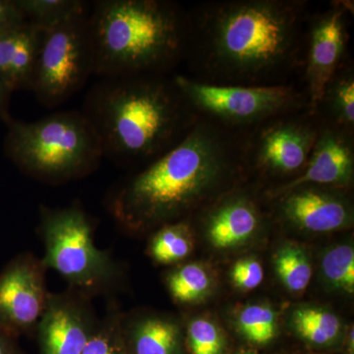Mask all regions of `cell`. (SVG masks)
I'll return each instance as SVG.
<instances>
[{
  "label": "cell",
  "mask_w": 354,
  "mask_h": 354,
  "mask_svg": "<svg viewBox=\"0 0 354 354\" xmlns=\"http://www.w3.org/2000/svg\"><path fill=\"white\" fill-rule=\"evenodd\" d=\"M305 2L232 0L188 16L186 51L194 50L202 82L283 85L299 62L306 39Z\"/></svg>",
  "instance_id": "obj_1"
},
{
  "label": "cell",
  "mask_w": 354,
  "mask_h": 354,
  "mask_svg": "<svg viewBox=\"0 0 354 354\" xmlns=\"http://www.w3.org/2000/svg\"><path fill=\"white\" fill-rule=\"evenodd\" d=\"M319 127L320 118L309 109L266 121L244 137L242 158H250L269 174L299 176L308 162Z\"/></svg>",
  "instance_id": "obj_9"
},
{
  "label": "cell",
  "mask_w": 354,
  "mask_h": 354,
  "mask_svg": "<svg viewBox=\"0 0 354 354\" xmlns=\"http://www.w3.org/2000/svg\"><path fill=\"white\" fill-rule=\"evenodd\" d=\"M121 333L127 354H183L180 327L167 317L122 313Z\"/></svg>",
  "instance_id": "obj_16"
},
{
  "label": "cell",
  "mask_w": 354,
  "mask_h": 354,
  "mask_svg": "<svg viewBox=\"0 0 354 354\" xmlns=\"http://www.w3.org/2000/svg\"><path fill=\"white\" fill-rule=\"evenodd\" d=\"M293 324L298 334L315 344L334 341L341 329L339 318L326 310L298 309L293 314Z\"/></svg>",
  "instance_id": "obj_23"
},
{
  "label": "cell",
  "mask_w": 354,
  "mask_h": 354,
  "mask_svg": "<svg viewBox=\"0 0 354 354\" xmlns=\"http://www.w3.org/2000/svg\"><path fill=\"white\" fill-rule=\"evenodd\" d=\"M258 225L259 216L251 201L228 199L209 216V239L216 248H230L250 239Z\"/></svg>",
  "instance_id": "obj_17"
},
{
  "label": "cell",
  "mask_w": 354,
  "mask_h": 354,
  "mask_svg": "<svg viewBox=\"0 0 354 354\" xmlns=\"http://www.w3.org/2000/svg\"><path fill=\"white\" fill-rule=\"evenodd\" d=\"M283 216L301 230L329 232L346 227L351 221L348 203L328 190L299 186L281 194Z\"/></svg>",
  "instance_id": "obj_14"
},
{
  "label": "cell",
  "mask_w": 354,
  "mask_h": 354,
  "mask_svg": "<svg viewBox=\"0 0 354 354\" xmlns=\"http://www.w3.org/2000/svg\"><path fill=\"white\" fill-rule=\"evenodd\" d=\"M232 277L235 285L242 290H254L262 283L264 270L258 261L241 260L232 268Z\"/></svg>",
  "instance_id": "obj_28"
},
{
  "label": "cell",
  "mask_w": 354,
  "mask_h": 354,
  "mask_svg": "<svg viewBox=\"0 0 354 354\" xmlns=\"http://www.w3.org/2000/svg\"><path fill=\"white\" fill-rule=\"evenodd\" d=\"M239 354H247V353H239Z\"/></svg>",
  "instance_id": "obj_32"
},
{
  "label": "cell",
  "mask_w": 354,
  "mask_h": 354,
  "mask_svg": "<svg viewBox=\"0 0 354 354\" xmlns=\"http://www.w3.org/2000/svg\"><path fill=\"white\" fill-rule=\"evenodd\" d=\"M324 274L330 283L353 292L354 290V251L351 246L339 245L326 253L322 261Z\"/></svg>",
  "instance_id": "obj_26"
},
{
  "label": "cell",
  "mask_w": 354,
  "mask_h": 354,
  "mask_svg": "<svg viewBox=\"0 0 354 354\" xmlns=\"http://www.w3.org/2000/svg\"><path fill=\"white\" fill-rule=\"evenodd\" d=\"M354 171L353 131L320 120L318 134L301 174L277 191L283 194L304 185L346 187Z\"/></svg>",
  "instance_id": "obj_13"
},
{
  "label": "cell",
  "mask_w": 354,
  "mask_h": 354,
  "mask_svg": "<svg viewBox=\"0 0 354 354\" xmlns=\"http://www.w3.org/2000/svg\"><path fill=\"white\" fill-rule=\"evenodd\" d=\"M276 269L286 288L295 292L304 290L312 277L311 265L305 254L295 247H286L276 257Z\"/></svg>",
  "instance_id": "obj_24"
},
{
  "label": "cell",
  "mask_w": 354,
  "mask_h": 354,
  "mask_svg": "<svg viewBox=\"0 0 354 354\" xmlns=\"http://www.w3.org/2000/svg\"><path fill=\"white\" fill-rule=\"evenodd\" d=\"M188 344L192 354H221L223 341L220 330L205 319H196L188 326Z\"/></svg>",
  "instance_id": "obj_27"
},
{
  "label": "cell",
  "mask_w": 354,
  "mask_h": 354,
  "mask_svg": "<svg viewBox=\"0 0 354 354\" xmlns=\"http://www.w3.org/2000/svg\"><path fill=\"white\" fill-rule=\"evenodd\" d=\"M192 241L187 223L174 221L156 230L149 244L148 254L158 264H176L189 255L193 249Z\"/></svg>",
  "instance_id": "obj_19"
},
{
  "label": "cell",
  "mask_w": 354,
  "mask_h": 354,
  "mask_svg": "<svg viewBox=\"0 0 354 354\" xmlns=\"http://www.w3.org/2000/svg\"><path fill=\"white\" fill-rule=\"evenodd\" d=\"M88 29L94 75H165L185 55L188 16L162 0H99Z\"/></svg>",
  "instance_id": "obj_4"
},
{
  "label": "cell",
  "mask_w": 354,
  "mask_h": 354,
  "mask_svg": "<svg viewBox=\"0 0 354 354\" xmlns=\"http://www.w3.org/2000/svg\"><path fill=\"white\" fill-rule=\"evenodd\" d=\"M174 82L198 118L230 130H251L266 121L308 109L292 85H221L176 75Z\"/></svg>",
  "instance_id": "obj_7"
},
{
  "label": "cell",
  "mask_w": 354,
  "mask_h": 354,
  "mask_svg": "<svg viewBox=\"0 0 354 354\" xmlns=\"http://www.w3.org/2000/svg\"><path fill=\"white\" fill-rule=\"evenodd\" d=\"M26 20L41 29L53 27L87 11L81 0H15Z\"/></svg>",
  "instance_id": "obj_20"
},
{
  "label": "cell",
  "mask_w": 354,
  "mask_h": 354,
  "mask_svg": "<svg viewBox=\"0 0 354 354\" xmlns=\"http://www.w3.org/2000/svg\"><path fill=\"white\" fill-rule=\"evenodd\" d=\"M121 316L122 312L111 298L106 315L99 319L82 354H127L121 333Z\"/></svg>",
  "instance_id": "obj_22"
},
{
  "label": "cell",
  "mask_w": 354,
  "mask_h": 354,
  "mask_svg": "<svg viewBox=\"0 0 354 354\" xmlns=\"http://www.w3.org/2000/svg\"><path fill=\"white\" fill-rule=\"evenodd\" d=\"M241 330L247 339L258 344L271 342L276 335V315L270 307L251 305L239 317Z\"/></svg>",
  "instance_id": "obj_25"
},
{
  "label": "cell",
  "mask_w": 354,
  "mask_h": 354,
  "mask_svg": "<svg viewBox=\"0 0 354 354\" xmlns=\"http://www.w3.org/2000/svg\"><path fill=\"white\" fill-rule=\"evenodd\" d=\"M344 3L317 15L306 31L304 82L310 111L315 113L326 86L344 64L348 48V12Z\"/></svg>",
  "instance_id": "obj_11"
},
{
  "label": "cell",
  "mask_w": 354,
  "mask_h": 354,
  "mask_svg": "<svg viewBox=\"0 0 354 354\" xmlns=\"http://www.w3.org/2000/svg\"><path fill=\"white\" fill-rule=\"evenodd\" d=\"M11 94L12 92L0 80V120H4L9 116L8 106Z\"/></svg>",
  "instance_id": "obj_31"
},
{
  "label": "cell",
  "mask_w": 354,
  "mask_h": 354,
  "mask_svg": "<svg viewBox=\"0 0 354 354\" xmlns=\"http://www.w3.org/2000/svg\"><path fill=\"white\" fill-rule=\"evenodd\" d=\"M46 271L41 258L23 252L0 272V329L17 339L36 335L50 295Z\"/></svg>",
  "instance_id": "obj_10"
},
{
  "label": "cell",
  "mask_w": 354,
  "mask_h": 354,
  "mask_svg": "<svg viewBox=\"0 0 354 354\" xmlns=\"http://www.w3.org/2000/svg\"><path fill=\"white\" fill-rule=\"evenodd\" d=\"M242 153L243 137L198 118L176 145L111 191L106 208L130 232L174 223L241 164Z\"/></svg>",
  "instance_id": "obj_2"
},
{
  "label": "cell",
  "mask_w": 354,
  "mask_h": 354,
  "mask_svg": "<svg viewBox=\"0 0 354 354\" xmlns=\"http://www.w3.org/2000/svg\"><path fill=\"white\" fill-rule=\"evenodd\" d=\"M167 290L179 304L198 301L206 295L211 285L208 272L198 264H187L172 270L167 274Z\"/></svg>",
  "instance_id": "obj_21"
},
{
  "label": "cell",
  "mask_w": 354,
  "mask_h": 354,
  "mask_svg": "<svg viewBox=\"0 0 354 354\" xmlns=\"http://www.w3.org/2000/svg\"><path fill=\"white\" fill-rule=\"evenodd\" d=\"M39 234L46 269L58 272L71 290L91 299L113 297L122 279L109 251L95 243L94 223L78 204L62 208L39 206Z\"/></svg>",
  "instance_id": "obj_6"
},
{
  "label": "cell",
  "mask_w": 354,
  "mask_h": 354,
  "mask_svg": "<svg viewBox=\"0 0 354 354\" xmlns=\"http://www.w3.org/2000/svg\"><path fill=\"white\" fill-rule=\"evenodd\" d=\"M315 113L325 122L353 131L354 72L351 62H344L326 86Z\"/></svg>",
  "instance_id": "obj_18"
},
{
  "label": "cell",
  "mask_w": 354,
  "mask_h": 354,
  "mask_svg": "<svg viewBox=\"0 0 354 354\" xmlns=\"http://www.w3.org/2000/svg\"><path fill=\"white\" fill-rule=\"evenodd\" d=\"M87 11L43 29L31 88L46 108L66 102L93 75Z\"/></svg>",
  "instance_id": "obj_8"
},
{
  "label": "cell",
  "mask_w": 354,
  "mask_h": 354,
  "mask_svg": "<svg viewBox=\"0 0 354 354\" xmlns=\"http://www.w3.org/2000/svg\"><path fill=\"white\" fill-rule=\"evenodd\" d=\"M41 35L28 20L0 32V80L11 92L31 88Z\"/></svg>",
  "instance_id": "obj_15"
},
{
  "label": "cell",
  "mask_w": 354,
  "mask_h": 354,
  "mask_svg": "<svg viewBox=\"0 0 354 354\" xmlns=\"http://www.w3.org/2000/svg\"><path fill=\"white\" fill-rule=\"evenodd\" d=\"M99 319L93 299L82 293L69 288L50 292L35 335L39 354H82Z\"/></svg>",
  "instance_id": "obj_12"
},
{
  "label": "cell",
  "mask_w": 354,
  "mask_h": 354,
  "mask_svg": "<svg viewBox=\"0 0 354 354\" xmlns=\"http://www.w3.org/2000/svg\"><path fill=\"white\" fill-rule=\"evenodd\" d=\"M3 121L7 157L39 183L59 185L82 179L104 158L99 136L82 111H57L35 121L9 115Z\"/></svg>",
  "instance_id": "obj_5"
},
{
  "label": "cell",
  "mask_w": 354,
  "mask_h": 354,
  "mask_svg": "<svg viewBox=\"0 0 354 354\" xmlns=\"http://www.w3.org/2000/svg\"><path fill=\"white\" fill-rule=\"evenodd\" d=\"M15 0H0V32L10 29L25 21Z\"/></svg>",
  "instance_id": "obj_29"
},
{
  "label": "cell",
  "mask_w": 354,
  "mask_h": 354,
  "mask_svg": "<svg viewBox=\"0 0 354 354\" xmlns=\"http://www.w3.org/2000/svg\"><path fill=\"white\" fill-rule=\"evenodd\" d=\"M104 158L120 165L150 162L176 145L198 116L165 74L109 77L86 95Z\"/></svg>",
  "instance_id": "obj_3"
},
{
  "label": "cell",
  "mask_w": 354,
  "mask_h": 354,
  "mask_svg": "<svg viewBox=\"0 0 354 354\" xmlns=\"http://www.w3.org/2000/svg\"><path fill=\"white\" fill-rule=\"evenodd\" d=\"M18 339L6 330L0 329V354H26Z\"/></svg>",
  "instance_id": "obj_30"
}]
</instances>
